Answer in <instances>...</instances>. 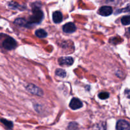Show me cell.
<instances>
[{
    "label": "cell",
    "instance_id": "obj_6",
    "mask_svg": "<svg viewBox=\"0 0 130 130\" xmlns=\"http://www.w3.org/2000/svg\"><path fill=\"white\" fill-rule=\"evenodd\" d=\"M99 14L102 16H109L112 13V8L109 6H102L99 10Z\"/></svg>",
    "mask_w": 130,
    "mask_h": 130
},
{
    "label": "cell",
    "instance_id": "obj_13",
    "mask_svg": "<svg viewBox=\"0 0 130 130\" xmlns=\"http://www.w3.org/2000/svg\"><path fill=\"white\" fill-rule=\"evenodd\" d=\"M121 23L124 25L130 24V15H126L122 17Z\"/></svg>",
    "mask_w": 130,
    "mask_h": 130
},
{
    "label": "cell",
    "instance_id": "obj_18",
    "mask_svg": "<svg viewBox=\"0 0 130 130\" xmlns=\"http://www.w3.org/2000/svg\"><path fill=\"white\" fill-rule=\"evenodd\" d=\"M108 1H114V0H107Z\"/></svg>",
    "mask_w": 130,
    "mask_h": 130
},
{
    "label": "cell",
    "instance_id": "obj_3",
    "mask_svg": "<svg viewBox=\"0 0 130 130\" xmlns=\"http://www.w3.org/2000/svg\"><path fill=\"white\" fill-rule=\"evenodd\" d=\"M26 89L27 91L31 93L34 94V95H39V96H42L43 95V92L41 89H39L37 86H34L32 84H29V85L26 86Z\"/></svg>",
    "mask_w": 130,
    "mask_h": 130
},
{
    "label": "cell",
    "instance_id": "obj_1",
    "mask_svg": "<svg viewBox=\"0 0 130 130\" xmlns=\"http://www.w3.org/2000/svg\"><path fill=\"white\" fill-rule=\"evenodd\" d=\"M32 15L29 18L28 24H39L43 19V13L41 9L37 6L34 7L32 9Z\"/></svg>",
    "mask_w": 130,
    "mask_h": 130
},
{
    "label": "cell",
    "instance_id": "obj_4",
    "mask_svg": "<svg viewBox=\"0 0 130 130\" xmlns=\"http://www.w3.org/2000/svg\"><path fill=\"white\" fill-rule=\"evenodd\" d=\"M58 63L62 66H70L73 64L74 59L70 57H61L58 60Z\"/></svg>",
    "mask_w": 130,
    "mask_h": 130
},
{
    "label": "cell",
    "instance_id": "obj_2",
    "mask_svg": "<svg viewBox=\"0 0 130 130\" xmlns=\"http://www.w3.org/2000/svg\"><path fill=\"white\" fill-rule=\"evenodd\" d=\"M3 46L7 50H11L17 46V41L12 38L8 37L3 41Z\"/></svg>",
    "mask_w": 130,
    "mask_h": 130
},
{
    "label": "cell",
    "instance_id": "obj_7",
    "mask_svg": "<svg viewBox=\"0 0 130 130\" xmlns=\"http://www.w3.org/2000/svg\"><path fill=\"white\" fill-rule=\"evenodd\" d=\"M116 129L119 130L130 129V124L126 121L119 120L117 123Z\"/></svg>",
    "mask_w": 130,
    "mask_h": 130
},
{
    "label": "cell",
    "instance_id": "obj_12",
    "mask_svg": "<svg viewBox=\"0 0 130 130\" xmlns=\"http://www.w3.org/2000/svg\"><path fill=\"white\" fill-rule=\"evenodd\" d=\"M1 123L6 127V128H9V129H11L13 128V123L11 121H9L6 120V119H1Z\"/></svg>",
    "mask_w": 130,
    "mask_h": 130
},
{
    "label": "cell",
    "instance_id": "obj_10",
    "mask_svg": "<svg viewBox=\"0 0 130 130\" xmlns=\"http://www.w3.org/2000/svg\"><path fill=\"white\" fill-rule=\"evenodd\" d=\"M35 35L39 38H44L47 36V32L43 29H38L36 30Z\"/></svg>",
    "mask_w": 130,
    "mask_h": 130
},
{
    "label": "cell",
    "instance_id": "obj_14",
    "mask_svg": "<svg viewBox=\"0 0 130 130\" xmlns=\"http://www.w3.org/2000/svg\"><path fill=\"white\" fill-rule=\"evenodd\" d=\"M55 74L57 76L60 77H65L66 76V71L63 69H58L55 71Z\"/></svg>",
    "mask_w": 130,
    "mask_h": 130
},
{
    "label": "cell",
    "instance_id": "obj_19",
    "mask_svg": "<svg viewBox=\"0 0 130 130\" xmlns=\"http://www.w3.org/2000/svg\"><path fill=\"white\" fill-rule=\"evenodd\" d=\"M128 31H129V32L130 33V27L129 28V29H128Z\"/></svg>",
    "mask_w": 130,
    "mask_h": 130
},
{
    "label": "cell",
    "instance_id": "obj_11",
    "mask_svg": "<svg viewBox=\"0 0 130 130\" xmlns=\"http://www.w3.org/2000/svg\"><path fill=\"white\" fill-rule=\"evenodd\" d=\"M14 22L15 24L20 25V26H27V24H28V22H27L24 19H17L15 20Z\"/></svg>",
    "mask_w": 130,
    "mask_h": 130
},
{
    "label": "cell",
    "instance_id": "obj_9",
    "mask_svg": "<svg viewBox=\"0 0 130 130\" xmlns=\"http://www.w3.org/2000/svg\"><path fill=\"white\" fill-rule=\"evenodd\" d=\"M53 20L56 24H59L63 20V15L59 11H56L53 13Z\"/></svg>",
    "mask_w": 130,
    "mask_h": 130
},
{
    "label": "cell",
    "instance_id": "obj_16",
    "mask_svg": "<svg viewBox=\"0 0 130 130\" xmlns=\"http://www.w3.org/2000/svg\"><path fill=\"white\" fill-rule=\"evenodd\" d=\"M130 12V5H128L127 7H126L125 8L121 9V10H119V12Z\"/></svg>",
    "mask_w": 130,
    "mask_h": 130
},
{
    "label": "cell",
    "instance_id": "obj_5",
    "mask_svg": "<svg viewBox=\"0 0 130 130\" xmlns=\"http://www.w3.org/2000/svg\"><path fill=\"white\" fill-rule=\"evenodd\" d=\"M69 106L72 110H77L83 107V103L76 98H73L69 104Z\"/></svg>",
    "mask_w": 130,
    "mask_h": 130
},
{
    "label": "cell",
    "instance_id": "obj_8",
    "mask_svg": "<svg viewBox=\"0 0 130 130\" xmlns=\"http://www.w3.org/2000/svg\"><path fill=\"white\" fill-rule=\"evenodd\" d=\"M76 27L72 22H69L63 26V30L66 33H72L76 31Z\"/></svg>",
    "mask_w": 130,
    "mask_h": 130
},
{
    "label": "cell",
    "instance_id": "obj_17",
    "mask_svg": "<svg viewBox=\"0 0 130 130\" xmlns=\"http://www.w3.org/2000/svg\"><path fill=\"white\" fill-rule=\"evenodd\" d=\"M125 94L126 95V96H128V98L130 99V90H126Z\"/></svg>",
    "mask_w": 130,
    "mask_h": 130
},
{
    "label": "cell",
    "instance_id": "obj_15",
    "mask_svg": "<svg viewBox=\"0 0 130 130\" xmlns=\"http://www.w3.org/2000/svg\"><path fill=\"white\" fill-rule=\"evenodd\" d=\"M109 97V93L107 92H102L99 94V98L101 100H105Z\"/></svg>",
    "mask_w": 130,
    "mask_h": 130
}]
</instances>
